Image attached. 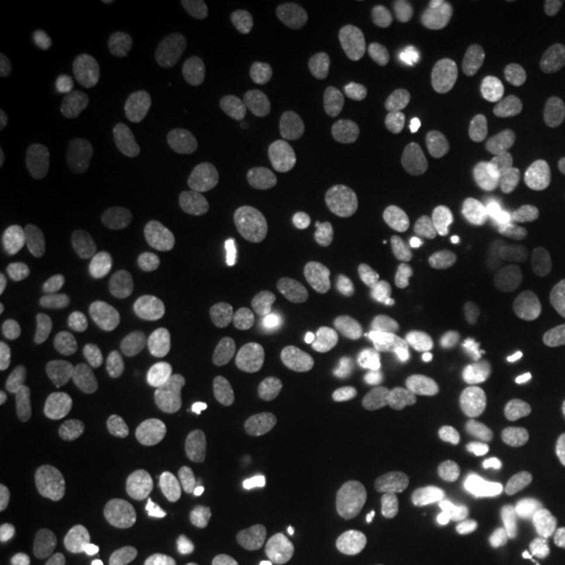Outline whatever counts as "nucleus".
I'll return each mask as SVG.
<instances>
[{"mask_svg":"<svg viewBox=\"0 0 565 565\" xmlns=\"http://www.w3.org/2000/svg\"><path fill=\"white\" fill-rule=\"evenodd\" d=\"M463 121V92L445 82L427 84L398 105L387 126V150L408 171H427L445 158Z\"/></svg>","mask_w":565,"mask_h":565,"instance_id":"f257e3e1","label":"nucleus"},{"mask_svg":"<svg viewBox=\"0 0 565 565\" xmlns=\"http://www.w3.org/2000/svg\"><path fill=\"white\" fill-rule=\"evenodd\" d=\"M233 366L210 345H186L171 359L166 380L168 414L189 435H207L225 414Z\"/></svg>","mask_w":565,"mask_h":565,"instance_id":"f03ea898","label":"nucleus"},{"mask_svg":"<svg viewBox=\"0 0 565 565\" xmlns=\"http://www.w3.org/2000/svg\"><path fill=\"white\" fill-rule=\"evenodd\" d=\"M181 179L189 200L215 221H231L249 200V162L231 139L196 137L183 150Z\"/></svg>","mask_w":565,"mask_h":565,"instance_id":"7ed1b4c3","label":"nucleus"},{"mask_svg":"<svg viewBox=\"0 0 565 565\" xmlns=\"http://www.w3.org/2000/svg\"><path fill=\"white\" fill-rule=\"evenodd\" d=\"M545 456V427L540 416L524 406H505L487 416L469 448L475 471L494 482H511L532 475Z\"/></svg>","mask_w":565,"mask_h":565,"instance_id":"20e7f679","label":"nucleus"},{"mask_svg":"<svg viewBox=\"0 0 565 565\" xmlns=\"http://www.w3.org/2000/svg\"><path fill=\"white\" fill-rule=\"evenodd\" d=\"M126 385L121 372L103 359H82L71 366L63 391L68 427L87 448H105L121 433Z\"/></svg>","mask_w":565,"mask_h":565,"instance_id":"39448f33","label":"nucleus"},{"mask_svg":"<svg viewBox=\"0 0 565 565\" xmlns=\"http://www.w3.org/2000/svg\"><path fill=\"white\" fill-rule=\"evenodd\" d=\"M377 259V238L362 225L328 233L312 257L315 294L330 307H351L370 286Z\"/></svg>","mask_w":565,"mask_h":565,"instance_id":"423d86ee","label":"nucleus"},{"mask_svg":"<svg viewBox=\"0 0 565 565\" xmlns=\"http://www.w3.org/2000/svg\"><path fill=\"white\" fill-rule=\"evenodd\" d=\"M282 345L303 385L317 393H343L351 383V370L338 351L333 330L315 309L296 307L282 320Z\"/></svg>","mask_w":565,"mask_h":565,"instance_id":"0eeeda50","label":"nucleus"},{"mask_svg":"<svg viewBox=\"0 0 565 565\" xmlns=\"http://www.w3.org/2000/svg\"><path fill=\"white\" fill-rule=\"evenodd\" d=\"M416 353L433 377L445 385H479L494 370L484 335L463 322H435L416 338Z\"/></svg>","mask_w":565,"mask_h":565,"instance_id":"6e6552de","label":"nucleus"},{"mask_svg":"<svg viewBox=\"0 0 565 565\" xmlns=\"http://www.w3.org/2000/svg\"><path fill=\"white\" fill-rule=\"evenodd\" d=\"M448 511L461 532L482 540H505L524 521L515 494L487 477L456 479L448 490Z\"/></svg>","mask_w":565,"mask_h":565,"instance_id":"1a4fd4ad","label":"nucleus"},{"mask_svg":"<svg viewBox=\"0 0 565 565\" xmlns=\"http://www.w3.org/2000/svg\"><path fill=\"white\" fill-rule=\"evenodd\" d=\"M223 244L215 233L200 225H183L171 236H162L152 259V282L168 296H186L217 270Z\"/></svg>","mask_w":565,"mask_h":565,"instance_id":"9d476101","label":"nucleus"},{"mask_svg":"<svg viewBox=\"0 0 565 565\" xmlns=\"http://www.w3.org/2000/svg\"><path fill=\"white\" fill-rule=\"evenodd\" d=\"M456 186L466 207L479 215H498L513 194V162L498 141H477L456 166Z\"/></svg>","mask_w":565,"mask_h":565,"instance_id":"9b49d317","label":"nucleus"},{"mask_svg":"<svg viewBox=\"0 0 565 565\" xmlns=\"http://www.w3.org/2000/svg\"><path fill=\"white\" fill-rule=\"evenodd\" d=\"M328 89L309 79L282 82L270 97V121L278 137L294 145H309L324 131L330 121Z\"/></svg>","mask_w":565,"mask_h":565,"instance_id":"f8f14e48","label":"nucleus"},{"mask_svg":"<svg viewBox=\"0 0 565 565\" xmlns=\"http://www.w3.org/2000/svg\"><path fill=\"white\" fill-rule=\"evenodd\" d=\"M254 555L263 565H322L330 555V532L303 515H282L259 529Z\"/></svg>","mask_w":565,"mask_h":565,"instance_id":"ddd939ff","label":"nucleus"},{"mask_svg":"<svg viewBox=\"0 0 565 565\" xmlns=\"http://www.w3.org/2000/svg\"><path fill=\"white\" fill-rule=\"evenodd\" d=\"M456 17L479 42L490 47H513L521 38L519 13L505 0H456Z\"/></svg>","mask_w":565,"mask_h":565,"instance_id":"4468645a","label":"nucleus"},{"mask_svg":"<svg viewBox=\"0 0 565 565\" xmlns=\"http://www.w3.org/2000/svg\"><path fill=\"white\" fill-rule=\"evenodd\" d=\"M82 95L92 116H95L97 121H103L105 126H118L129 118L131 113L129 97L124 95V89L118 87L110 76L92 74L89 79L84 82Z\"/></svg>","mask_w":565,"mask_h":565,"instance_id":"2eb2a0df","label":"nucleus"},{"mask_svg":"<svg viewBox=\"0 0 565 565\" xmlns=\"http://www.w3.org/2000/svg\"><path fill=\"white\" fill-rule=\"evenodd\" d=\"M139 221L147 231L166 233L171 236L179 228H183V202L181 196L168 186H152L141 194L139 202Z\"/></svg>","mask_w":565,"mask_h":565,"instance_id":"dca6fc26","label":"nucleus"},{"mask_svg":"<svg viewBox=\"0 0 565 565\" xmlns=\"http://www.w3.org/2000/svg\"><path fill=\"white\" fill-rule=\"evenodd\" d=\"M26 179H30V158L17 139L3 134L0 137V189L3 194H13L24 189Z\"/></svg>","mask_w":565,"mask_h":565,"instance_id":"f3484780","label":"nucleus"},{"mask_svg":"<svg viewBox=\"0 0 565 565\" xmlns=\"http://www.w3.org/2000/svg\"><path fill=\"white\" fill-rule=\"evenodd\" d=\"M19 288L9 275H0V324H9L19 312Z\"/></svg>","mask_w":565,"mask_h":565,"instance_id":"a211bd4d","label":"nucleus"},{"mask_svg":"<svg viewBox=\"0 0 565 565\" xmlns=\"http://www.w3.org/2000/svg\"><path fill=\"white\" fill-rule=\"evenodd\" d=\"M550 270L565 282V238L563 242H557L553 246V252H550Z\"/></svg>","mask_w":565,"mask_h":565,"instance_id":"6ab92c4d","label":"nucleus"},{"mask_svg":"<svg viewBox=\"0 0 565 565\" xmlns=\"http://www.w3.org/2000/svg\"><path fill=\"white\" fill-rule=\"evenodd\" d=\"M11 380L6 370H0V419H6L9 416V408H11Z\"/></svg>","mask_w":565,"mask_h":565,"instance_id":"aec40b11","label":"nucleus"},{"mask_svg":"<svg viewBox=\"0 0 565 565\" xmlns=\"http://www.w3.org/2000/svg\"><path fill=\"white\" fill-rule=\"evenodd\" d=\"M364 565H412V563H406L401 555L387 553V550H383V553H374V555L366 557Z\"/></svg>","mask_w":565,"mask_h":565,"instance_id":"412c9836","label":"nucleus"},{"mask_svg":"<svg viewBox=\"0 0 565 565\" xmlns=\"http://www.w3.org/2000/svg\"><path fill=\"white\" fill-rule=\"evenodd\" d=\"M257 6H259V9H265V11L282 9V3H280V0H257Z\"/></svg>","mask_w":565,"mask_h":565,"instance_id":"4be33fe9","label":"nucleus"},{"mask_svg":"<svg viewBox=\"0 0 565 565\" xmlns=\"http://www.w3.org/2000/svg\"><path fill=\"white\" fill-rule=\"evenodd\" d=\"M66 565H89V563H84V561H68Z\"/></svg>","mask_w":565,"mask_h":565,"instance_id":"5701e85b","label":"nucleus"},{"mask_svg":"<svg viewBox=\"0 0 565 565\" xmlns=\"http://www.w3.org/2000/svg\"><path fill=\"white\" fill-rule=\"evenodd\" d=\"M26 565H51V563H26Z\"/></svg>","mask_w":565,"mask_h":565,"instance_id":"b1692460","label":"nucleus"}]
</instances>
